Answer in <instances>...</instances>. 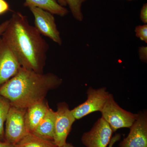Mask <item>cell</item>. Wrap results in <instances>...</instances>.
Returning a JSON list of instances; mask_svg holds the SVG:
<instances>
[{
	"label": "cell",
	"mask_w": 147,
	"mask_h": 147,
	"mask_svg": "<svg viewBox=\"0 0 147 147\" xmlns=\"http://www.w3.org/2000/svg\"><path fill=\"white\" fill-rule=\"evenodd\" d=\"M9 21L2 38L16 55L21 66L43 73L49 48L47 42L21 12H14Z\"/></svg>",
	"instance_id": "6da1fadb"
},
{
	"label": "cell",
	"mask_w": 147,
	"mask_h": 147,
	"mask_svg": "<svg viewBox=\"0 0 147 147\" xmlns=\"http://www.w3.org/2000/svg\"><path fill=\"white\" fill-rule=\"evenodd\" d=\"M62 79L52 73H38L21 67L0 87V95L16 108L27 109L45 100L48 92L60 86Z\"/></svg>",
	"instance_id": "7a4b0ae2"
},
{
	"label": "cell",
	"mask_w": 147,
	"mask_h": 147,
	"mask_svg": "<svg viewBox=\"0 0 147 147\" xmlns=\"http://www.w3.org/2000/svg\"><path fill=\"white\" fill-rule=\"evenodd\" d=\"M100 112L101 117L110 125L113 132L119 129L129 128L137 117V113L134 114L121 108L111 94Z\"/></svg>",
	"instance_id": "3957f363"
},
{
	"label": "cell",
	"mask_w": 147,
	"mask_h": 147,
	"mask_svg": "<svg viewBox=\"0 0 147 147\" xmlns=\"http://www.w3.org/2000/svg\"><path fill=\"white\" fill-rule=\"evenodd\" d=\"M26 110L11 105L5 121L4 142L16 145L30 133L25 121Z\"/></svg>",
	"instance_id": "277c9868"
},
{
	"label": "cell",
	"mask_w": 147,
	"mask_h": 147,
	"mask_svg": "<svg viewBox=\"0 0 147 147\" xmlns=\"http://www.w3.org/2000/svg\"><path fill=\"white\" fill-rule=\"evenodd\" d=\"M87 100L71 110L76 120L80 119L90 114L100 112L110 94L106 87L94 89L90 87L87 91Z\"/></svg>",
	"instance_id": "5b68a950"
},
{
	"label": "cell",
	"mask_w": 147,
	"mask_h": 147,
	"mask_svg": "<svg viewBox=\"0 0 147 147\" xmlns=\"http://www.w3.org/2000/svg\"><path fill=\"white\" fill-rule=\"evenodd\" d=\"M56 113L53 141L57 146L60 147L67 143V139L76 119L65 102L58 104Z\"/></svg>",
	"instance_id": "8992f818"
},
{
	"label": "cell",
	"mask_w": 147,
	"mask_h": 147,
	"mask_svg": "<svg viewBox=\"0 0 147 147\" xmlns=\"http://www.w3.org/2000/svg\"><path fill=\"white\" fill-rule=\"evenodd\" d=\"M28 8L34 16V27L40 33L61 45L62 40L53 14L38 7L31 6Z\"/></svg>",
	"instance_id": "52a82bcc"
},
{
	"label": "cell",
	"mask_w": 147,
	"mask_h": 147,
	"mask_svg": "<svg viewBox=\"0 0 147 147\" xmlns=\"http://www.w3.org/2000/svg\"><path fill=\"white\" fill-rule=\"evenodd\" d=\"M113 133L110 125L101 117L90 130L83 134L82 142L86 147H108Z\"/></svg>",
	"instance_id": "ba28073f"
},
{
	"label": "cell",
	"mask_w": 147,
	"mask_h": 147,
	"mask_svg": "<svg viewBox=\"0 0 147 147\" xmlns=\"http://www.w3.org/2000/svg\"><path fill=\"white\" fill-rule=\"evenodd\" d=\"M126 137L120 143V147H147V112L139 111L137 119L129 127Z\"/></svg>",
	"instance_id": "9c48e42d"
},
{
	"label": "cell",
	"mask_w": 147,
	"mask_h": 147,
	"mask_svg": "<svg viewBox=\"0 0 147 147\" xmlns=\"http://www.w3.org/2000/svg\"><path fill=\"white\" fill-rule=\"evenodd\" d=\"M21 67L12 50L0 38V87L13 77Z\"/></svg>",
	"instance_id": "30bf717a"
},
{
	"label": "cell",
	"mask_w": 147,
	"mask_h": 147,
	"mask_svg": "<svg viewBox=\"0 0 147 147\" xmlns=\"http://www.w3.org/2000/svg\"><path fill=\"white\" fill-rule=\"evenodd\" d=\"M49 108L47 102L44 100L27 108L25 121L29 132H33L45 116Z\"/></svg>",
	"instance_id": "8fae6325"
},
{
	"label": "cell",
	"mask_w": 147,
	"mask_h": 147,
	"mask_svg": "<svg viewBox=\"0 0 147 147\" xmlns=\"http://www.w3.org/2000/svg\"><path fill=\"white\" fill-rule=\"evenodd\" d=\"M56 117V111L49 108L43 118L32 133L43 139L53 141Z\"/></svg>",
	"instance_id": "7c38bea8"
},
{
	"label": "cell",
	"mask_w": 147,
	"mask_h": 147,
	"mask_svg": "<svg viewBox=\"0 0 147 147\" xmlns=\"http://www.w3.org/2000/svg\"><path fill=\"white\" fill-rule=\"evenodd\" d=\"M25 7H35L42 9L52 14L63 17L67 15L68 10L61 5L57 0H25Z\"/></svg>",
	"instance_id": "4fadbf2b"
},
{
	"label": "cell",
	"mask_w": 147,
	"mask_h": 147,
	"mask_svg": "<svg viewBox=\"0 0 147 147\" xmlns=\"http://www.w3.org/2000/svg\"><path fill=\"white\" fill-rule=\"evenodd\" d=\"M16 145V147H58L54 141L43 139L31 132Z\"/></svg>",
	"instance_id": "5bb4252c"
},
{
	"label": "cell",
	"mask_w": 147,
	"mask_h": 147,
	"mask_svg": "<svg viewBox=\"0 0 147 147\" xmlns=\"http://www.w3.org/2000/svg\"><path fill=\"white\" fill-rule=\"evenodd\" d=\"M10 107L9 100L0 95V141L1 142H4V125Z\"/></svg>",
	"instance_id": "9a60e30c"
},
{
	"label": "cell",
	"mask_w": 147,
	"mask_h": 147,
	"mask_svg": "<svg viewBox=\"0 0 147 147\" xmlns=\"http://www.w3.org/2000/svg\"><path fill=\"white\" fill-rule=\"evenodd\" d=\"M67 4L69 6L74 18L77 21H83L84 15L82 13V4L87 0H65Z\"/></svg>",
	"instance_id": "2e32d148"
},
{
	"label": "cell",
	"mask_w": 147,
	"mask_h": 147,
	"mask_svg": "<svg viewBox=\"0 0 147 147\" xmlns=\"http://www.w3.org/2000/svg\"><path fill=\"white\" fill-rule=\"evenodd\" d=\"M134 31L137 37L147 43V24L137 26L135 27Z\"/></svg>",
	"instance_id": "e0dca14e"
},
{
	"label": "cell",
	"mask_w": 147,
	"mask_h": 147,
	"mask_svg": "<svg viewBox=\"0 0 147 147\" xmlns=\"http://www.w3.org/2000/svg\"><path fill=\"white\" fill-rule=\"evenodd\" d=\"M139 58L142 61L147 63V46H141L139 48Z\"/></svg>",
	"instance_id": "ac0fdd59"
},
{
	"label": "cell",
	"mask_w": 147,
	"mask_h": 147,
	"mask_svg": "<svg viewBox=\"0 0 147 147\" xmlns=\"http://www.w3.org/2000/svg\"><path fill=\"white\" fill-rule=\"evenodd\" d=\"M140 18L141 21L144 24H147V3L144 4L140 11Z\"/></svg>",
	"instance_id": "d6986e66"
},
{
	"label": "cell",
	"mask_w": 147,
	"mask_h": 147,
	"mask_svg": "<svg viewBox=\"0 0 147 147\" xmlns=\"http://www.w3.org/2000/svg\"><path fill=\"white\" fill-rule=\"evenodd\" d=\"M10 10L9 5L5 0H0V16Z\"/></svg>",
	"instance_id": "ffe728a7"
},
{
	"label": "cell",
	"mask_w": 147,
	"mask_h": 147,
	"mask_svg": "<svg viewBox=\"0 0 147 147\" xmlns=\"http://www.w3.org/2000/svg\"><path fill=\"white\" fill-rule=\"evenodd\" d=\"M121 135L120 134H116L115 136L112 137L110 143L108 147H113L116 142H117L120 139Z\"/></svg>",
	"instance_id": "44dd1931"
},
{
	"label": "cell",
	"mask_w": 147,
	"mask_h": 147,
	"mask_svg": "<svg viewBox=\"0 0 147 147\" xmlns=\"http://www.w3.org/2000/svg\"><path fill=\"white\" fill-rule=\"evenodd\" d=\"M9 20L4 21L2 24H0V36L2 35L4 32L5 31L9 24Z\"/></svg>",
	"instance_id": "7402d4cb"
},
{
	"label": "cell",
	"mask_w": 147,
	"mask_h": 147,
	"mask_svg": "<svg viewBox=\"0 0 147 147\" xmlns=\"http://www.w3.org/2000/svg\"><path fill=\"white\" fill-rule=\"evenodd\" d=\"M0 147H16V145L9 144L5 142L0 141Z\"/></svg>",
	"instance_id": "603a6c76"
},
{
	"label": "cell",
	"mask_w": 147,
	"mask_h": 147,
	"mask_svg": "<svg viewBox=\"0 0 147 147\" xmlns=\"http://www.w3.org/2000/svg\"><path fill=\"white\" fill-rule=\"evenodd\" d=\"M57 1L59 3L63 6L65 7L67 5L65 0H57Z\"/></svg>",
	"instance_id": "cb8c5ba5"
},
{
	"label": "cell",
	"mask_w": 147,
	"mask_h": 147,
	"mask_svg": "<svg viewBox=\"0 0 147 147\" xmlns=\"http://www.w3.org/2000/svg\"><path fill=\"white\" fill-rule=\"evenodd\" d=\"M60 147H76L74 146V145H72L71 143H68L67 142L64 145Z\"/></svg>",
	"instance_id": "d4e9b609"
},
{
	"label": "cell",
	"mask_w": 147,
	"mask_h": 147,
	"mask_svg": "<svg viewBox=\"0 0 147 147\" xmlns=\"http://www.w3.org/2000/svg\"><path fill=\"white\" fill-rule=\"evenodd\" d=\"M127 1H133V0H127Z\"/></svg>",
	"instance_id": "484cf974"
}]
</instances>
